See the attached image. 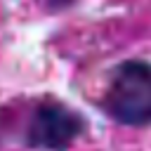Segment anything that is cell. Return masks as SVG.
Segmentation results:
<instances>
[{
    "instance_id": "cell-1",
    "label": "cell",
    "mask_w": 151,
    "mask_h": 151,
    "mask_svg": "<svg viewBox=\"0 0 151 151\" xmlns=\"http://www.w3.org/2000/svg\"><path fill=\"white\" fill-rule=\"evenodd\" d=\"M101 111L123 127L151 125V61L125 59L120 61L104 85Z\"/></svg>"
},
{
    "instance_id": "cell-2",
    "label": "cell",
    "mask_w": 151,
    "mask_h": 151,
    "mask_svg": "<svg viewBox=\"0 0 151 151\" xmlns=\"http://www.w3.org/2000/svg\"><path fill=\"white\" fill-rule=\"evenodd\" d=\"M87 130L83 113L54 97L40 99L26 123L24 144L35 151H68Z\"/></svg>"
}]
</instances>
